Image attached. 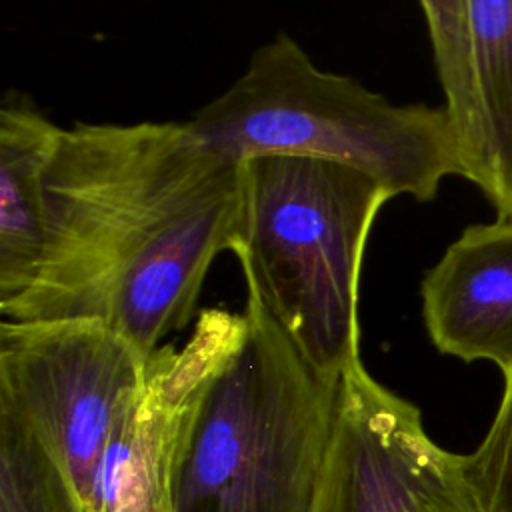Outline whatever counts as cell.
Wrapping results in <instances>:
<instances>
[{
  "label": "cell",
  "instance_id": "6da1fadb",
  "mask_svg": "<svg viewBox=\"0 0 512 512\" xmlns=\"http://www.w3.org/2000/svg\"><path fill=\"white\" fill-rule=\"evenodd\" d=\"M46 246L4 320L98 318L146 360L184 328L214 258L230 250L240 164L188 122H76L44 176Z\"/></svg>",
  "mask_w": 512,
  "mask_h": 512
},
{
  "label": "cell",
  "instance_id": "7a4b0ae2",
  "mask_svg": "<svg viewBox=\"0 0 512 512\" xmlns=\"http://www.w3.org/2000/svg\"><path fill=\"white\" fill-rule=\"evenodd\" d=\"M246 328L208 380L172 476V512H312L340 380L318 374L246 286Z\"/></svg>",
  "mask_w": 512,
  "mask_h": 512
},
{
  "label": "cell",
  "instance_id": "3957f363",
  "mask_svg": "<svg viewBox=\"0 0 512 512\" xmlns=\"http://www.w3.org/2000/svg\"><path fill=\"white\" fill-rule=\"evenodd\" d=\"M396 194L356 168L268 154L240 162L230 250L272 318L322 376L358 358L360 270L378 212Z\"/></svg>",
  "mask_w": 512,
  "mask_h": 512
},
{
  "label": "cell",
  "instance_id": "277c9868",
  "mask_svg": "<svg viewBox=\"0 0 512 512\" xmlns=\"http://www.w3.org/2000/svg\"><path fill=\"white\" fill-rule=\"evenodd\" d=\"M190 128L220 158L310 156L370 174L396 196L430 202L464 158L444 106L396 104L328 72L290 36L262 44L246 70L198 108Z\"/></svg>",
  "mask_w": 512,
  "mask_h": 512
},
{
  "label": "cell",
  "instance_id": "5b68a950",
  "mask_svg": "<svg viewBox=\"0 0 512 512\" xmlns=\"http://www.w3.org/2000/svg\"><path fill=\"white\" fill-rule=\"evenodd\" d=\"M146 362L98 318L0 324V410L38 438L88 508L112 426Z\"/></svg>",
  "mask_w": 512,
  "mask_h": 512
},
{
  "label": "cell",
  "instance_id": "8992f818",
  "mask_svg": "<svg viewBox=\"0 0 512 512\" xmlns=\"http://www.w3.org/2000/svg\"><path fill=\"white\" fill-rule=\"evenodd\" d=\"M312 512H480L464 456L438 446L418 406L354 358Z\"/></svg>",
  "mask_w": 512,
  "mask_h": 512
},
{
  "label": "cell",
  "instance_id": "52a82bcc",
  "mask_svg": "<svg viewBox=\"0 0 512 512\" xmlns=\"http://www.w3.org/2000/svg\"><path fill=\"white\" fill-rule=\"evenodd\" d=\"M246 328L244 312L206 308L182 348L160 346L112 426L90 512H172V476L200 396Z\"/></svg>",
  "mask_w": 512,
  "mask_h": 512
},
{
  "label": "cell",
  "instance_id": "ba28073f",
  "mask_svg": "<svg viewBox=\"0 0 512 512\" xmlns=\"http://www.w3.org/2000/svg\"><path fill=\"white\" fill-rule=\"evenodd\" d=\"M422 318L438 352L512 372V218L474 224L424 274Z\"/></svg>",
  "mask_w": 512,
  "mask_h": 512
},
{
  "label": "cell",
  "instance_id": "9c48e42d",
  "mask_svg": "<svg viewBox=\"0 0 512 512\" xmlns=\"http://www.w3.org/2000/svg\"><path fill=\"white\" fill-rule=\"evenodd\" d=\"M60 126L28 100L0 108V302L26 292L46 246L44 176L56 154Z\"/></svg>",
  "mask_w": 512,
  "mask_h": 512
},
{
  "label": "cell",
  "instance_id": "30bf717a",
  "mask_svg": "<svg viewBox=\"0 0 512 512\" xmlns=\"http://www.w3.org/2000/svg\"><path fill=\"white\" fill-rule=\"evenodd\" d=\"M468 12L482 120L474 186L498 218H512V0H468Z\"/></svg>",
  "mask_w": 512,
  "mask_h": 512
},
{
  "label": "cell",
  "instance_id": "8fae6325",
  "mask_svg": "<svg viewBox=\"0 0 512 512\" xmlns=\"http://www.w3.org/2000/svg\"><path fill=\"white\" fill-rule=\"evenodd\" d=\"M426 18L436 74L444 94L462 158L464 178H478L482 150V120L472 64L468 0H418Z\"/></svg>",
  "mask_w": 512,
  "mask_h": 512
},
{
  "label": "cell",
  "instance_id": "7c38bea8",
  "mask_svg": "<svg viewBox=\"0 0 512 512\" xmlns=\"http://www.w3.org/2000/svg\"><path fill=\"white\" fill-rule=\"evenodd\" d=\"M0 512H90L60 464L6 410H0Z\"/></svg>",
  "mask_w": 512,
  "mask_h": 512
},
{
  "label": "cell",
  "instance_id": "4fadbf2b",
  "mask_svg": "<svg viewBox=\"0 0 512 512\" xmlns=\"http://www.w3.org/2000/svg\"><path fill=\"white\" fill-rule=\"evenodd\" d=\"M464 474L480 512H512V372L482 442L464 456Z\"/></svg>",
  "mask_w": 512,
  "mask_h": 512
}]
</instances>
